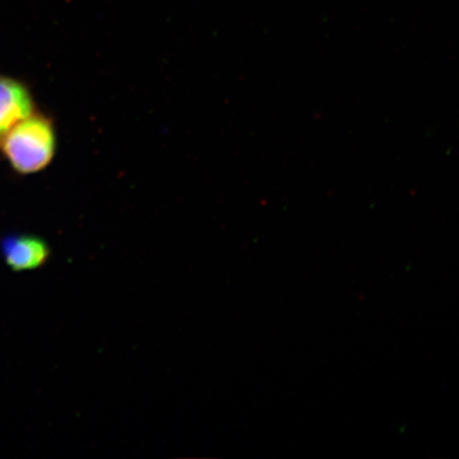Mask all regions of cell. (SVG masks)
I'll list each match as a JSON object with an SVG mask.
<instances>
[{
	"label": "cell",
	"mask_w": 459,
	"mask_h": 459,
	"mask_svg": "<svg viewBox=\"0 0 459 459\" xmlns=\"http://www.w3.org/2000/svg\"><path fill=\"white\" fill-rule=\"evenodd\" d=\"M56 146L54 119L37 110L0 140V153L17 174L30 176L53 163Z\"/></svg>",
	"instance_id": "6da1fadb"
},
{
	"label": "cell",
	"mask_w": 459,
	"mask_h": 459,
	"mask_svg": "<svg viewBox=\"0 0 459 459\" xmlns=\"http://www.w3.org/2000/svg\"><path fill=\"white\" fill-rule=\"evenodd\" d=\"M0 254L11 271L22 273L43 267L49 261L51 250L38 235L14 233L0 239Z\"/></svg>",
	"instance_id": "7a4b0ae2"
},
{
	"label": "cell",
	"mask_w": 459,
	"mask_h": 459,
	"mask_svg": "<svg viewBox=\"0 0 459 459\" xmlns=\"http://www.w3.org/2000/svg\"><path fill=\"white\" fill-rule=\"evenodd\" d=\"M37 110L32 91L25 82L0 74V140Z\"/></svg>",
	"instance_id": "3957f363"
}]
</instances>
